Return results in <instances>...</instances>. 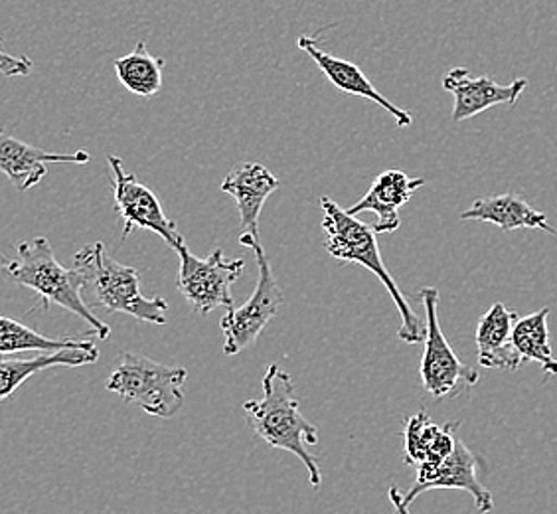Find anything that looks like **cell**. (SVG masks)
Listing matches in <instances>:
<instances>
[{"label":"cell","instance_id":"obj_14","mask_svg":"<svg viewBox=\"0 0 557 514\" xmlns=\"http://www.w3.org/2000/svg\"><path fill=\"white\" fill-rule=\"evenodd\" d=\"M277 188V176L259 162H239L225 174L222 193L236 200L242 234L259 240V218L269 196Z\"/></svg>","mask_w":557,"mask_h":514},{"label":"cell","instance_id":"obj_2","mask_svg":"<svg viewBox=\"0 0 557 514\" xmlns=\"http://www.w3.org/2000/svg\"><path fill=\"white\" fill-rule=\"evenodd\" d=\"M321 210L326 252L343 264H358V266H364L370 273H374L386 287L392 301L396 303L397 311L401 317V327L397 336L404 343H421L425 339V325H421L418 313L413 311L409 301L397 287L396 279L386 268L377 246V237H375L377 234L374 228L360 222L356 216L348 215L329 196H322Z\"/></svg>","mask_w":557,"mask_h":514},{"label":"cell","instance_id":"obj_24","mask_svg":"<svg viewBox=\"0 0 557 514\" xmlns=\"http://www.w3.org/2000/svg\"><path fill=\"white\" fill-rule=\"evenodd\" d=\"M387 497H389V503L394 504V514H411L409 513L408 504L404 503V493L399 491L397 485H392L387 489Z\"/></svg>","mask_w":557,"mask_h":514},{"label":"cell","instance_id":"obj_4","mask_svg":"<svg viewBox=\"0 0 557 514\" xmlns=\"http://www.w3.org/2000/svg\"><path fill=\"white\" fill-rule=\"evenodd\" d=\"M18 257L9 261L2 271L22 287L36 291L44 305H58L74 313L91 327L101 341L109 339L111 327L89 309L82 295V278L74 268L67 269L55 259L54 249L44 236L33 237L16 246Z\"/></svg>","mask_w":557,"mask_h":514},{"label":"cell","instance_id":"obj_22","mask_svg":"<svg viewBox=\"0 0 557 514\" xmlns=\"http://www.w3.org/2000/svg\"><path fill=\"white\" fill-rule=\"evenodd\" d=\"M440 429L441 426L431 419L428 409H419L416 416H411L404 428V450H406V460L404 461L413 467L423 463Z\"/></svg>","mask_w":557,"mask_h":514},{"label":"cell","instance_id":"obj_11","mask_svg":"<svg viewBox=\"0 0 557 514\" xmlns=\"http://www.w3.org/2000/svg\"><path fill=\"white\" fill-rule=\"evenodd\" d=\"M528 87L525 77H518L508 86L496 84L493 77H474L467 68H453L443 77V89L449 91L453 106V123H461L474 118L494 106H516Z\"/></svg>","mask_w":557,"mask_h":514},{"label":"cell","instance_id":"obj_13","mask_svg":"<svg viewBox=\"0 0 557 514\" xmlns=\"http://www.w3.org/2000/svg\"><path fill=\"white\" fill-rule=\"evenodd\" d=\"M89 152L75 150V152H48V150L33 147L24 140L16 139L4 127H0V172L11 181L18 193L30 191L40 184L48 174L50 162H74L86 164L89 162Z\"/></svg>","mask_w":557,"mask_h":514},{"label":"cell","instance_id":"obj_19","mask_svg":"<svg viewBox=\"0 0 557 514\" xmlns=\"http://www.w3.org/2000/svg\"><path fill=\"white\" fill-rule=\"evenodd\" d=\"M547 317L549 307L525 317H518L512 327V344L524 363L532 360L542 366L546 375L557 376V358L549 346Z\"/></svg>","mask_w":557,"mask_h":514},{"label":"cell","instance_id":"obj_16","mask_svg":"<svg viewBox=\"0 0 557 514\" xmlns=\"http://www.w3.org/2000/svg\"><path fill=\"white\" fill-rule=\"evenodd\" d=\"M462 222H486L498 225L504 232L512 230H542L557 236V230L547 222L544 212H537L522 196L512 193L494 194L479 198L461 215Z\"/></svg>","mask_w":557,"mask_h":514},{"label":"cell","instance_id":"obj_1","mask_svg":"<svg viewBox=\"0 0 557 514\" xmlns=\"http://www.w3.org/2000/svg\"><path fill=\"white\" fill-rule=\"evenodd\" d=\"M263 396L247 400L244 414L249 429L273 450L289 451L307 467L314 489L322 482L319 463L311 453L319 443V428L300 414L299 397L289 372L278 365H269L263 376Z\"/></svg>","mask_w":557,"mask_h":514},{"label":"cell","instance_id":"obj_15","mask_svg":"<svg viewBox=\"0 0 557 514\" xmlns=\"http://www.w3.org/2000/svg\"><path fill=\"white\" fill-rule=\"evenodd\" d=\"M425 184V179H409L406 172L386 171L377 174L370 191L366 193L362 200L348 208V215L358 216L362 212H374L377 222L374 228L375 234H392L396 232L401 220H399V208L409 203L411 194L416 193Z\"/></svg>","mask_w":557,"mask_h":514},{"label":"cell","instance_id":"obj_7","mask_svg":"<svg viewBox=\"0 0 557 514\" xmlns=\"http://www.w3.org/2000/svg\"><path fill=\"white\" fill-rule=\"evenodd\" d=\"M419 297L425 309V351L419 366L423 388L437 400L459 396L467 388L479 382V370L462 365L461 358L441 331L440 291L423 287L419 291Z\"/></svg>","mask_w":557,"mask_h":514},{"label":"cell","instance_id":"obj_20","mask_svg":"<svg viewBox=\"0 0 557 514\" xmlns=\"http://www.w3.org/2000/svg\"><path fill=\"white\" fill-rule=\"evenodd\" d=\"M164 60L152 56L147 44L139 42L131 54L115 60V74L121 86L139 97L157 96L162 87Z\"/></svg>","mask_w":557,"mask_h":514},{"label":"cell","instance_id":"obj_3","mask_svg":"<svg viewBox=\"0 0 557 514\" xmlns=\"http://www.w3.org/2000/svg\"><path fill=\"white\" fill-rule=\"evenodd\" d=\"M74 269L82 278V295L87 305L108 313H125L150 325L169 322V303L140 293V271L119 264L101 244L82 247L74 257Z\"/></svg>","mask_w":557,"mask_h":514},{"label":"cell","instance_id":"obj_8","mask_svg":"<svg viewBox=\"0 0 557 514\" xmlns=\"http://www.w3.org/2000/svg\"><path fill=\"white\" fill-rule=\"evenodd\" d=\"M181 257L176 287L186 303L198 315H208L215 309H232V285L242 278L246 261L232 259L227 261L224 249L215 247L206 259L194 256L188 246L178 247Z\"/></svg>","mask_w":557,"mask_h":514},{"label":"cell","instance_id":"obj_17","mask_svg":"<svg viewBox=\"0 0 557 514\" xmlns=\"http://www.w3.org/2000/svg\"><path fill=\"white\" fill-rule=\"evenodd\" d=\"M518 315L510 311L504 303H494L488 311L484 313L476 327V348H479V365L484 368H498L515 372L524 360L516 353L512 344V327Z\"/></svg>","mask_w":557,"mask_h":514},{"label":"cell","instance_id":"obj_23","mask_svg":"<svg viewBox=\"0 0 557 514\" xmlns=\"http://www.w3.org/2000/svg\"><path fill=\"white\" fill-rule=\"evenodd\" d=\"M4 38L0 36V74L4 77H26L33 74L34 62L28 56H12L2 48Z\"/></svg>","mask_w":557,"mask_h":514},{"label":"cell","instance_id":"obj_9","mask_svg":"<svg viewBox=\"0 0 557 514\" xmlns=\"http://www.w3.org/2000/svg\"><path fill=\"white\" fill-rule=\"evenodd\" d=\"M109 167L113 174L115 210L123 222L121 240H127L131 232L137 228V230L154 232L174 252L184 246L186 242H184L183 234L178 232L176 222L164 216L159 196L152 193L149 186L139 183L137 176L127 171L123 161L115 155H109Z\"/></svg>","mask_w":557,"mask_h":514},{"label":"cell","instance_id":"obj_21","mask_svg":"<svg viewBox=\"0 0 557 514\" xmlns=\"http://www.w3.org/2000/svg\"><path fill=\"white\" fill-rule=\"evenodd\" d=\"M87 339H48L40 332L26 327L24 322L14 321L11 317H0V354L55 353L64 348H84L91 346Z\"/></svg>","mask_w":557,"mask_h":514},{"label":"cell","instance_id":"obj_25","mask_svg":"<svg viewBox=\"0 0 557 514\" xmlns=\"http://www.w3.org/2000/svg\"><path fill=\"white\" fill-rule=\"evenodd\" d=\"M7 264H9V261H7V259H4V257H2V254H0V268H4V266H7Z\"/></svg>","mask_w":557,"mask_h":514},{"label":"cell","instance_id":"obj_5","mask_svg":"<svg viewBox=\"0 0 557 514\" xmlns=\"http://www.w3.org/2000/svg\"><path fill=\"white\" fill-rule=\"evenodd\" d=\"M186 378L188 370L183 366L161 365L143 354L125 353L109 376L108 390L145 414L166 419L184 406Z\"/></svg>","mask_w":557,"mask_h":514},{"label":"cell","instance_id":"obj_18","mask_svg":"<svg viewBox=\"0 0 557 514\" xmlns=\"http://www.w3.org/2000/svg\"><path fill=\"white\" fill-rule=\"evenodd\" d=\"M97 358H99V348L96 344L84 346V348H64L55 353H42L34 358H0V402L9 400L30 376L38 375L46 368L94 365Z\"/></svg>","mask_w":557,"mask_h":514},{"label":"cell","instance_id":"obj_12","mask_svg":"<svg viewBox=\"0 0 557 514\" xmlns=\"http://www.w3.org/2000/svg\"><path fill=\"white\" fill-rule=\"evenodd\" d=\"M299 48L305 54L311 56L312 62L319 65L322 74L326 75V79L344 94L374 101L375 106H380L396 119L397 127L406 128L413 123L409 111L392 103L384 94H380L374 84L370 82V77L358 68V64L343 60L338 56L329 54L326 50H322L321 46L317 44V38H312V36H300Z\"/></svg>","mask_w":557,"mask_h":514},{"label":"cell","instance_id":"obj_10","mask_svg":"<svg viewBox=\"0 0 557 514\" xmlns=\"http://www.w3.org/2000/svg\"><path fill=\"white\" fill-rule=\"evenodd\" d=\"M435 489L467 491L471 494L479 513H491L494 509L493 494L476 475V457L462 443L461 438L457 440V445L449 457L441 461L440 465H428V463L418 465L416 482L401 499L409 506L418 499L419 494L435 491Z\"/></svg>","mask_w":557,"mask_h":514},{"label":"cell","instance_id":"obj_6","mask_svg":"<svg viewBox=\"0 0 557 514\" xmlns=\"http://www.w3.org/2000/svg\"><path fill=\"white\" fill-rule=\"evenodd\" d=\"M239 244L251 247L256 254L258 283H256V290L251 293V297L239 309H234V307L227 309L224 319L220 321V327L224 332L225 356H236L249 346H253L269 321L273 317H277L278 309L285 301L283 291L278 287L277 278L269 264L268 254L259 244V240L242 234Z\"/></svg>","mask_w":557,"mask_h":514}]
</instances>
